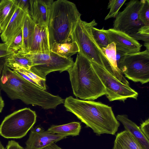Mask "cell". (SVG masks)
Listing matches in <instances>:
<instances>
[{
	"mask_svg": "<svg viewBox=\"0 0 149 149\" xmlns=\"http://www.w3.org/2000/svg\"><path fill=\"white\" fill-rule=\"evenodd\" d=\"M102 49L109 65L110 73L123 84L129 85L128 81L118 67L115 44L114 42H111L106 47L102 48Z\"/></svg>",
	"mask_w": 149,
	"mask_h": 149,
	"instance_id": "2e32d148",
	"label": "cell"
},
{
	"mask_svg": "<svg viewBox=\"0 0 149 149\" xmlns=\"http://www.w3.org/2000/svg\"><path fill=\"white\" fill-rule=\"evenodd\" d=\"M81 129L80 123L74 122L61 125H53L47 131L53 134L75 136L79 135Z\"/></svg>",
	"mask_w": 149,
	"mask_h": 149,
	"instance_id": "ffe728a7",
	"label": "cell"
},
{
	"mask_svg": "<svg viewBox=\"0 0 149 149\" xmlns=\"http://www.w3.org/2000/svg\"><path fill=\"white\" fill-rule=\"evenodd\" d=\"M5 64L10 68L18 66L28 70H30L32 66L31 59L25 54L19 51L9 55Z\"/></svg>",
	"mask_w": 149,
	"mask_h": 149,
	"instance_id": "7402d4cb",
	"label": "cell"
},
{
	"mask_svg": "<svg viewBox=\"0 0 149 149\" xmlns=\"http://www.w3.org/2000/svg\"><path fill=\"white\" fill-rule=\"evenodd\" d=\"M117 120L122 124L125 130L130 132L138 141L144 149H149V140L141 131L139 127L129 119L125 114L118 115Z\"/></svg>",
	"mask_w": 149,
	"mask_h": 149,
	"instance_id": "e0dca14e",
	"label": "cell"
},
{
	"mask_svg": "<svg viewBox=\"0 0 149 149\" xmlns=\"http://www.w3.org/2000/svg\"><path fill=\"white\" fill-rule=\"evenodd\" d=\"M0 149H6L0 141Z\"/></svg>",
	"mask_w": 149,
	"mask_h": 149,
	"instance_id": "ab89813d",
	"label": "cell"
},
{
	"mask_svg": "<svg viewBox=\"0 0 149 149\" xmlns=\"http://www.w3.org/2000/svg\"><path fill=\"white\" fill-rule=\"evenodd\" d=\"M13 1L16 6L29 13L30 7V0H13Z\"/></svg>",
	"mask_w": 149,
	"mask_h": 149,
	"instance_id": "4dcf8cb0",
	"label": "cell"
},
{
	"mask_svg": "<svg viewBox=\"0 0 149 149\" xmlns=\"http://www.w3.org/2000/svg\"><path fill=\"white\" fill-rule=\"evenodd\" d=\"M50 50L48 26L36 25L33 41L29 53L48 52Z\"/></svg>",
	"mask_w": 149,
	"mask_h": 149,
	"instance_id": "9a60e30c",
	"label": "cell"
},
{
	"mask_svg": "<svg viewBox=\"0 0 149 149\" xmlns=\"http://www.w3.org/2000/svg\"><path fill=\"white\" fill-rule=\"evenodd\" d=\"M4 106V103L2 97L0 96V113H1Z\"/></svg>",
	"mask_w": 149,
	"mask_h": 149,
	"instance_id": "74e56055",
	"label": "cell"
},
{
	"mask_svg": "<svg viewBox=\"0 0 149 149\" xmlns=\"http://www.w3.org/2000/svg\"><path fill=\"white\" fill-rule=\"evenodd\" d=\"M140 128L145 136L149 140V119L143 122L139 126Z\"/></svg>",
	"mask_w": 149,
	"mask_h": 149,
	"instance_id": "d6a6232c",
	"label": "cell"
},
{
	"mask_svg": "<svg viewBox=\"0 0 149 149\" xmlns=\"http://www.w3.org/2000/svg\"><path fill=\"white\" fill-rule=\"evenodd\" d=\"M126 0H110L107 6V9L110 11L104 18L105 20L112 17H116L119 13L120 8Z\"/></svg>",
	"mask_w": 149,
	"mask_h": 149,
	"instance_id": "cb8c5ba5",
	"label": "cell"
},
{
	"mask_svg": "<svg viewBox=\"0 0 149 149\" xmlns=\"http://www.w3.org/2000/svg\"><path fill=\"white\" fill-rule=\"evenodd\" d=\"M10 69H15L26 74L37 84L40 88L44 90H46V79L40 78L30 70H27L18 66H16Z\"/></svg>",
	"mask_w": 149,
	"mask_h": 149,
	"instance_id": "d4e9b609",
	"label": "cell"
},
{
	"mask_svg": "<svg viewBox=\"0 0 149 149\" xmlns=\"http://www.w3.org/2000/svg\"><path fill=\"white\" fill-rule=\"evenodd\" d=\"M120 70L129 79L142 84L149 81V51L126 54Z\"/></svg>",
	"mask_w": 149,
	"mask_h": 149,
	"instance_id": "ba28073f",
	"label": "cell"
},
{
	"mask_svg": "<svg viewBox=\"0 0 149 149\" xmlns=\"http://www.w3.org/2000/svg\"><path fill=\"white\" fill-rule=\"evenodd\" d=\"M8 56L0 58V81L1 74L5 65L6 58ZM1 89L0 85V96H1Z\"/></svg>",
	"mask_w": 149,
	"mask_h": 149,
	"instance_id": "d590c367",
	"label": "cell"
},
{
	"mask_svg": "<svg viewBox=\"0 0 149 149\" xmlns=\"http://www.w3.org/2000/svg\"><path fill=\"white\" fill-rule=\"evenodd\" d=\"M144 25L138 19L131 24L123 31L128 35L136 32L141 26Z\"/></svg>",
	"mask_w": 149,
	"mask_h": 149,
	"instance_id": "f1b7e54d",
	"label": "cell"
},
{
	"mask_svg": "<svg viewBox=\"0 0 149 149\" xmlns=\"http://www.w3.org/2000/svg\"><path fill=\"white\" fill-rule=\"evenodd\" d=\"M113 149H144L129 132L124 130L118 133L114 142Z\"/></svg>",
	"mask_w": 149,
	"mask_h": 149,
	"instance_id": "ac0fdd59",
	"label": "cell"
},
{
	"mask_svg": "<svg viewBox=\"0 0 149 149\" xmlns=\"http://www.w3.org/2000/svg\"><path fill=\"white\" fill-rule=\"evenodd\" d=\"M31 60L32 66L30 70L46 80L47 75L56 71H68L74 62L71 57L61 56L51 50L48 52L25 54Z\"/></svg>",
	"mask_w": 149,
	"mask_h": 149,
	"instance_id": "52a82bcc",
	"label": "cell"
},
{
	"mask_svg": "<svg viewBox=\"0 0 149 149\" xmlns=\"http://www.w3.org/2000/svg\"><path fill=\"white\" fill-rule=\"evenodd\" d=\"M36 25L27 12L26 14L22 28L24 46L22 51L24 54L29 53L33 41Z\"/></svg>",
	"mask_w": 149,
	"mask_h": 149,
	"instance_id": "d6986e66",
	"label": "cell"
},
{
	"mask_svg": "<svg viewBox=\"0 0 149 149\" xmlns=\"http://www.w3.org/2000/svg\"><path fill=\"white\" fill-rule=\"evenodd\" d=\"M92 31L95 40L101 48H105L110 43L102 29H100L93 27Z\"/></svg>",
	"mask_w": 149,
	"mask_h": 149,
	"instance_id": "4316f807",
	"label": "cell"
},
{
	"mask_svg": "<svg viewBox=\"0 0 149 149\" xmlns=\"http://www.w3.org/2000/svg\"><path fill=\"white\" fill-rule=\"evenodd\" d=\"M81 15L74 3L66 0L54 1L48 26L50 49L54 43H63L72 40V34Z\"/></svg>",
	"mask_w": 149,
	"mask_h": 149,
	"instance_id": "3957f363",
	"label": "cell"
},
{
	"mask_svg": "<svg viewBox=\"0 0 149 149\" xmlns=\"http://www.w3.org/2000/svg\"><path fill=\"white\" fill-rule=\"evenodd\" d=\"M67 111L75 115L96 135H114L120 126L112 107L100 102L67 97L64 102Z\"/></svg>",
	"mask_w": 149,
	"mask_h": 149,
	"instance_id": "6da1fadb",
	"label": "cell"
},
{
	"mask_svg": "<svg viewBox=\"0 0 149 149\" xmlns=\"http://www.w3.org/2000/svg\"><path fill=\"white\" fill-rule=\"evenodd\" d=\"M144 45L146 48V50L149 51V42H145Z\"/></svg>",
	"mask_w": 149,
	"mask_h": 149,
	"instance_id": "f35d334b",
	"label": "cell"
},
{
	"mask_svg": "<svg viewBox=\"0 0 149 149\" xmlns=\"http://www.w3.org/2000/svg\"><path fill=\"white\" fill-rule=\"evenodd\" d=\"M1 29V28H0Z\"/></svg>",
	"mask_w": 149,
	"mask_h": 149,
	"instance_id": "7bdbcfd3",
	"label": "cell"
},
{
	"mask_svg": "<svg viewBox=\"0 0 149 149\" xmlns=\"http://www.w3.org/2000/svg\"><path fill=\"white\" fill-rule=\"evenodd\" d=\"M90 62L105 88V95L109 101L117 100L124 102L129 98L137 99L138 93L129 85L120 81L103 67L95 62Z\"/></svg>",
	"mask_w": 149,
	"mask_h": 149,
	"instance_id": "9c48e42d",
	"label": "cell"
},
{
	"mask_svg": "<svg viewBox=\"0 0 149 149\" xmlns=\"http://www.w3.org/2000/svg\"><path fill=\"white\" fill-rule=\"evenodd\" d=\"M8 46L6 43H0V58L8 56L15 52L9 50Z\"/></svg>",
	"mask_w": 149,
	"mask_h": 149,
	"instance_id": "1f68e13d",
	"label": "cell"
},
{
	"mask_svg": "<svg viewBox=\"0 0 149 149\" xmlns=\"http://www.w3.org/2000/svg\"><path fill=\"white\" fill-rule=\"evenodd\" d=\"M1 89L11 99H19L26 104L45 109H55L64 100L40 88L16 74L5 64L0 78Z\"/></svg>",
	"mask_w": 149,
	"mask_h": 149,
	"instance_id": "7a4b0ae2",
	"label": "cell"
},
{
	"mask_svg": "<svg viewBox=\"0 0 149 149\" xmlns=\"http://www.w3.org/2000/svg\"><path fill=\"white\" fill-rule=\"evenodd\" d=\"M6 149H25L16 141L13 140L9 141L6 146Z\"/></svg>",
	"mask_w": 149,
	"mask_h": 149,
	"instance_id": "e575fe53",
	"label": "cell"
},
{
	"mask_svg": "<svg viewBox=\"0 0 149 149\" xmlns=\"http://www.w3.org/2000/svg\"><path fill=\"white\" fill-rule=\"evenodd\" d=\"M2 31L1 29L0 28V36L1 35V33H2Z\"/></svg>",
	"mask_w": 149,
	"mask_h": 149,
	"instance_id": "60d3db41",
	"label": "cell"
},
{
	"mask_svg": "<svg viewBox=\"0 0 149 149\" xmlns=\"http://www.w3.org/2000/svg\"><path fill=\"white\" fill-rule=\"evenodd\" d=\"M141 5L140 1H130L124 10L119 13L116 17L113 29L123 31L131 24L138 19V13Z\"/></svg>",
	"mask_w": 149,
	"mask_h": 149,
	"instance_id": "7c38bea8",
	"label": "cell"
},
{
	"mask_svg": "<svg viewBox=\"0 0 149 149\" xmlns=\"http://www.w3.org/2000/svg\"><path fill=\"white\" fill-rule=\"evenodd\" d=\"M16 7L13 0H2L0 1V28L2 32L13 16Z\"/></svg>",
	"mask_w": 149,
	"mask_h": 149,
	"instance_id": "44dd1931",
	"label": "cell"
},
{
	"mask_svg": "<svg viewBox=\"0 0 149 149\" xmlns=\"http://www.w3.org/2000/svg\"><path fill=\"white\" fill-rule=\"evenodd\" d=\"M140 1L141 5L138 13V19L144 25L149 26V0Z\"/></svg>",
	"mask_w": 149,
	"mask_h": 149,
	"instance_id": "484cf974",
	"label": "cell"
},
{
	"mask_svg": "<svg viewBox=\"0 0 149 149\" xmlns=\"http://www.w3.org/2000/svg\"><path fill=\"white\" fill-rule=\"evenodd\" d=\"M112 149H113V148H112Z\"/></svg>",
	"mask_w": 149,
	"mask_h": 149,
	"instance_id": "b9f144b4",
	"label": "cell"
},
{
	"mask_svg": "<svg viewBox=\"0 0 149 149\" xmlns=\"http://www.w3.org/2000/svg\"><path fill=\"white\" fill-rule=\"evenodd\" d=\"M43 149H62L54 143H53Z\"/></svg>",
	"mask_w": 149,
	"mask_h": 149,
	"instance_id": "8d00e7d4",
	"label": "cell"
},
{
	"mask_svg": "<svg viewBox=\"0 0 149 149\" xmlns=\"http://www.w3.org/2000/svg\"><path fill=\"white\" fill-rule=\"evenodd\" d=\"M129 35L136 40H141L145 42H149V35L141 34L137 32L130 34Z\"/></svg>",
	"mask_w": 149,
	"mask_h": 149,
	"instance_id": "836d02e7",
	"label": "cell"
},
{
	"mask_svg": "<svg viewBox=\"0 0 149 149\" xmlns=\"http://www.w3.org/2000/svg\"><path fill=\"white\" fill-rule=\"evenodd\" d=\"M67 136L65 135L49 133L40 127H32L29 138L26 142L25 149H43Z\"/></svg>",
	"mask_w": 149,
	"mask_h": 149,
	"instance_id": "30bf717a",
	"label": "cell"
},
{
	"mask_svg": "<svg viewBox=\"0 0 149 149\" xmlns=\"http://www.w3.org/2000/svg\"><path fill=\"white\" fill-rule=\"evenodd\" d=\"M24 46L22 28L13 39L11 42L8 45V49L15 52L22 51Z\"/></svg>",
	"mask_w": 149,
	"mask_h": 149,
	"instance_id": "83f0119b",
	"label": "cell"
},
{
	"mask_svg": "<svg viewBox=\"0 0 149 149\" xmlns=\"http://www.w3.org/2000/svg\"><path fill=\"white\" fill-rule=\"evenodd\" d=\"M35 111L25 108L6 117L0 125V134L7 139H20L24 136L36 122Z\"/></svg>",
	"mask_w": 149,
	"mask_h": 149,
	"instance_id": "8992f818",
	"label": "cell"
},
{
	"mask_svg": "<svg viewBox=\"0 0 149 149\" xmlns=\"http://www.w3.org/2000/svg\"><path fill=\"white\" fill-rule=\"evenodd\" d=\"M116 47L117 64L118 67L119 69L126 54L128 53L125 51L120 47L116 46Z\"/></svg>",
	"mask_w": 149,
	"mask_h": 149,
	"instance_id": "f546056e",
	"label": "cell"
},
{
	"mask_svg": "<svg viewBox=\"0 0 149 149\" xmlns=\"http://www.w3.org/2000/svg\"><path fill=\"white\" fill-rule=\"evenodd\" d=\"M50 50L63 57L71 56L79 51L77 43L72 40L63 43H54L52 45Z\"/></svg>",
	"mask_w": 149,
	"mask_h": 149,
	"instance_id": "603a6c76",
	"label": "cell"
},
{
	"mask_svg": "<svg viewBox=\"0 0 149 149\" xmlns=\"http://www.w3.org/2000/svg\"><path fill=\"white\" fill-rule=\"evenodd\" d=\"M53 0H30L29 13L36 25L48 26Z\"/></svg>",
	"mask_w": 149,
	"mask_h": 149,
	"instance_id": "4fadbf2b",
	"label": "cell"
},
{
	"mask_svg": "<svg viewBox=\"0 0 149 149\" xmlns=\"http://www.w3.org/2000/svg\"><path fill=\"white\" fill-rule=\"evenodd\" d=\"M97 25L95 19L87 22L80 19L72 34L71 38L78 46L79 54L103 67L110 73V68L107 60L92 33V28Z\"/></svg>",
	"mask_w": 149,
	"mask_h": 149,
	"instance_id": "5b68a950",
	"label": "cell"
},
{
	"mask_svg": "<svg viewBox=\"0 0 149 149\" xmlns=\"http://www.w3.org/2000/svg\"><path fill=\"white\" fill-rule=\"evenodd\" d=\"M67 71L77 97L93 100L105 95V88L90 61L81 55L77 54L73 65Z\"/></svg>",
	"mask_w": 149,
	"mask_h": 149,
	"instance_id": "277c9868",
	"label": "cell"
},
{
	"mask_svg": "<svg viewBox=\"0 0 149 149\" xmlns=\"http://www.w3.org/2000/svg\"><path fill=\"white\" fill-rule=\"evenodd\" d=\"M28 11L16 6L15 12L0 36L2 41L9 45L13 39L22 28Z\"/></svg>",
	"mask_w": 149,
	"mask_h": 149,
	"instance_id": "5bb4252c",
	"label": "cell"
},
{
	"mask_svg": "<svg viewBox=\"0 0 149 149\" xmlns=\"http://www.w3.org/2000/svg\"><path fill=\"white\" fill-rule=\"evenodd\" d=\"M102 31L107 36L110 43L114 42L116 46L125 51L128 54L140 52L142 45L125 32L113 28Z\"/></svg>",
	"mask_w": 149,
	"mask_h": 149,
	"instance_id": "8fae6325",
	"label": "cell"
}]
</instances>
